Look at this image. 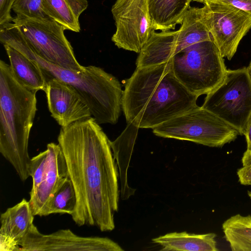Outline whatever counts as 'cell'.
Segmentation results:
<instances>
[{"instance_id": "6da1fadb", "label": "cell", "mask_w": 251, "mask_h": 251, "mask_svg": "<svg viewBox=\"0 0 251 251\" xmlns=\"http://www.w3.org/2000/svg\"><path fill=\"white\" fill-rule=\"evenodd\" d=\"M57 141L76 193L73 220L79 226L112 231L119 190L110 141L93 117L61 127Z\"/></svg>"}, {"instance_id": "7a4b0ae2", "label": "cell", "mask_w": 251, "mask_h": 251, "mask_svg": "<svg viewBox=\"0 0 251 251\" xmlns=\"http://www.w3.org/2000/svg\"><path fill=\"white\" fill-rule=\"evenodd\" d=\"M171 59L158 65L136 68L126 80L122 109L127 123L153 129L197 106L199 97L176 78Z\"/></svg>"}, {"instance_id": "3957f363", "label": "cell", "mask_w": 251, "mask_h": 251, "mask_svg": "<svg viewBox=\"0 0 251 251\" xmlns=\"http://www.w3.org/2000/svg\"><path fill=\"white\" fill-rule=\"evenodd\" d=\"M0 40L36 62L45 78H54L72 87L99 124H115L122 108L123 91L119 80L103 69L93 65L74 71L49 62L38 56L14 25L5 28Z\"/></svg>"}, {"instance_id": "277c9868", "label": "cell", "mask_w": 251, "mask_h": 251, "mask_svg": "<svg viewBox=\"0 0 251 251\" xmlns=\"http://www.w3.org/2000/svg\"><path fill=\"white\" fill-rule=\"evenodd\" d=\"M36 93L22 85L10 65L0 60V152L22 181L30 176L28 145L37 110Z\"/></svg>"}, {"instance_id": "5b68a950", "label": "cell", "mask_w": 251, "mask_h": 251, "mask_svg": "<svg viewBox=\"0 0 251 251\" xmlns=\"http://www.w3.org/2000/svg\"><path fill=\"white\" fill-rule=\"evenodd\" d=\"M173 73L190 92L199 97L207 94L223 80L227 69L213 41L191 45L172 58Z\"/></svg>"}, {"instance_id": "8992f818", "label": "cell", "mask_w": 251, "mask_h": 251, "mask_svg": "<svg viewBox=\"0 0 251 251\" xmlns=\"http://www.w3.org/2000/svg\"><path fill=\"white\" fill-rule=\"evenodd\" d=\"M156 136L222 147L234 141L238 130L217 115L196 106L152 129Z\"/></svg>"}, {"instance_id": "52a82bcc", "label": "cell", "mask_w": 251, "mask_h": 251, "mask_svg": "<svg viewBox=\"0 0 251 251\" xmlns=\"http://www.w3.org/2000/svg\"><path fill=\"white\" fill-rule=\"evenodd\" d=\"M29 46L43 59L62 67L80 72L84 66L75 58L64 34V27L48 17L16 15L12 21Z\"/></svg>"}, {"instance_id": "ba28073f", "label": "cell", "mask_w": 251, "mask_h": 251, "mask_svg": "<svg viewBox=\"0 0 251 251\" xmlns=\"http://www.w3.org/2000/svg\"><path fill=\"white\" fill-rule=\"evenodd\" d=\"M244 135L251 116V77L248 67L227 70L222 82L201 106Z\"/></svg>"}, {"instance_id": "9c48e42d", "label": "cell", "mask_w": 251, "mask_h": 251, "mask_svg": "<svg viewBox=\"0 0 251 251\" xmlns=\"http://www.w3.org/2000/svg\"><path fill=\"white\" fill-rule=\"evenodd\" d=\"M207 24L222 56L230 60L251 28V14L220 0L207 2Z\"/></svg>"}, {"instance_id": "30bf717a", "label": "cell", "mask_w": 251, "mask_h": 251, "mask_svg": "<svg viewBox=\"0 0 251 251\" xmlns=\"http://www.w3.org/2000/svg\"><path fill=\"white\" fill-rule=\"evenodd\" d=\"M111 12L116 27L112 42L118 48L139 53L155 31L148 0H116Z\"/></svg>"}, {"instance_id": "8fae6325", "label": "cell", "mask_w": 251, "mask_h": 251, "mask_svg": "<svg viewBox=\"0 0 251 251\" xmlns=\"http://www.w3.org/2000/svg\"><path fill=\"white\" fill-rule=\"evenodd\" d=\"M123 251L117 243L107 237H83L69 229L49 234L41 233L34 224L19 243V251Z\"/></svg>"}, {"instance_id": "7c38bea8", "label": "cell", "mask_w": 251, "mask_h": 251, "mask_svg": "<svg viewBox=\"0 0 251 251\" xmlns=\"http://www.w3.org/2000/svg\"><path fill=\"white\" fill-rule=\"evenodd\" d=\"M44 90L51 116L64 127L92 117L90 110L70 85L54 78H47Z\"/></svg>"}, {"instance_id": "4fadbf2b", "label": "cell", "mask_w": 251, "mask_h": 251, "mask_svg": "<svg viewBox=\"0 0 251 251\" xmlns=\"http://www.w3.org/2000/svg\"><path fill=\"white\" fill-rule=\"evenodd\" d=\"M49 151L48 167L45 177L35 192L30 196V206L33 215L40 216L51 196L69 176L66 162L59 145L50 143L47 146Z\"/></svg>"}, {"instance_id": "5bb4252c", "label": "cell", "mask_w": 251, "mask_h": 251, "mask_svg": "<svg viewBox=\"0 0 251 251\" xmlns=\"http://www.w3.org/2000/svg\"><path fill=\"white\" fill-rule=\"evenodd\" d=\"M34 217L25 199L1 214L0 251H19V243L33 224Z\"/></svg>"}, {"instance_id": "9a60e30c", "label": "cell", "mask_w": 251, "mask_h": 251, "mask_svg": "<svg viewBox=\"0 0 251 251\" xmlns=\"http://www.w3.org/2000/svg\"><path fill=\"white\" fill-rule=\"evenodd\" d=\"M139 53L136 62L137 68L168 61L176 53V31H154Z\"/></svg>"}, {"instance_id": "2e32d148", "label": "cell", "mask_w": 251, "mask_h": 251, "mask_svg": "<svg viewBox=\"0 0 251 251\" xmlns=\"http://www.w3.org/2000/svg\"><path fill=\"white\" fill-rule=\"evenodd\" d=\"M3 46L12 73L17 80L31 91H44L46 80L38 64L13 47L6 44Z\"/></svg>"}, {"instance_id": "e0dca14e", "label": "cell", "mask_w": 251, "mask_h": 251, "mask_svg": "<svg viewBox=\"0 0 251 251\" xmlns=\"http://www.w3.org/2000/svg\"><path fill=\"white\" fill-rule=\"evenodd\" d=\"M191 0H148L151 24L154 30L174 29L190 7Z\"/></svg>"}, {"instance_id": "ac0fdd59", "label": "cell", "mask_w": 251, "mask_h": 251, "mask_svg": "<svg viewBox=\"0 0 251 251\" xmlns=\"http://www.w3.org/2000/svg\"><path fill=\"white\" fill-rule=\"evenodd\" d=\"M216 234L188 233L186 231L172 232L152 239L161 246L160 251H217Z\"/></svg>"}, {"instance_id": "d6986e66", "label": "cell", "mask_w": 251, "mask_h": 251, "mask_svg": "<svg viewBox=\"0 0 251 251\" xmlns=\"http://www.w3.org/2000/svg\"><path fill=\"white\" fill-rule=\"evenodd\" d=\"M46 15L63 25L66 30L79 32V17L88 7V0H42Z\"/></svg>"}, {"instance_id": "ffe728a7", "label": "cell", "mask_w": 251, "mask_h": 251, "mask_svg": "<svg viewBox=\"0 0 251 251\" xmlns=\"http://www.w3.org/2000/svg\"><path fill=\"white\" fill-rule=\"evenodd\" d=\"M225 238L233 251H251V216L237 214L222 225Z\"/></svg>"}, {"instance_id": "44dd1931", "label": "cell", "mask_w": 251, "mask_h": 251, "mask_svg": "<svg viewBox=\"0 0 251 251\" xmlns=\"http://www.w3.org/2000/svg\"><path fill=\"white\" fill-rule=\"evenodd\" d=\"M76 205V196L73 183L68 176L50 197L40 217L52 214L71 215Z\"/></svg>"}, {"instance_id": "7402d4cb", "label": "cell", "mask_w": 251, "mask_h": 251, "mask_svg": "<svg viewBox=\"0 0 251 251\" xmlns=\"http://www.w3.org/2000/svg\"><path fill=\"white\" fill-rule=\"evenodd\" d=\"M127 124L126 128L120 136L110 142L117 163L124 157L130 159L139 128L131 123Z\"/></svg>"}, {"instance_id": "603a6c76", "label": "cell", "mask_w": 251, "mask_h": 251, "mask_svg": "<svg viewBox=\"0 0 251 251\" xmlns=\"http://www.w3.org/2000/svg\"><path fill=\"white\" fill-rule=\"evenodd\" d=\"M48 159L49 151L47 149L31 158L28 166L29 175L32 178V186L29 192L30 196L35 192L45 177L48 167Z\"/></svg>"}, {"instance_id": "cb8c5ba5", "label": "cell", "mask_w": 251, "mask_h": 251, "mask_svg": "<svg viewBox=\"0 0 251 251\" xmlns=\"http://www.w3.org/2000/svg\"><path fill=\"white\" fill-rule=\"evenodd\" d=\"M12 10L16 15L29 17H47L43 9L42 0H15Z\"/></svg>"}, {"instance_id": "d4e9b609", "label": "cell", "mask_w": 251, "mask_h": 251, "mask_svg": "<svg viewBox=\"0 0 251 251\" xmlns=\"http://www.w3.org/2000/svg\"><path fill=\"white\" fill-rule=\"evenodd\" d=\"M15 0H0V25L10 23L13 17L11 14Z\"/></svg>"}, {"instance_id": "484cf974", "label": "cell", "mask_w": 251, "mask_h": 251, "mask_svg": "<svg viewBox=\"0 0 251 251\" xmlns=\"http://www.w3.org/2000/svg\"><path fill=\"white\" fill-rule=\"evenodd\" d=\"M237 175L242 185L251 186V162L239 169Z\"/></svg>"}, {"instance_id": "4316f807", "label": "cell", "mask_w": 251, "mask_h": 251, "mask_svg": "<svg viewBox=\"0 0 251 251\" xmlns=\"http://www.w3.org/2000/svg\"><path fill=\"white\" fill-rule=\"evenodd\" d=\"M251 14V0H220Z\"/></svg>"}, {"instance_id": "83f0119b", "label": "cell", "mask_w": 251, "mask_h": 251, "mask_svg": "<svg viewBox=\"0 0 251 251\" xmlns=\"http://www.w3.org/2000/svg\"><path fill=\"white\" fill-rule=\"evenodd\" d=\"M247 142V151H251V116L244 134Z\"/></svg>"}, {"instance_id": "f1b7e54d", "label": "cell", "mask_w": 251, "mask_h": 251, "mask_svg": "<svg viewBox=\"0 0 251 251\" xmlns=\"http://www.w3.org/2000/svg\"><path fill=\"white\" fill-rule=\"evenodd\" d=\"M243 166L251 162V151H246L241 159Z\"/></svg>"}, {"instance_id": "f546056e", "label": "cell", "mask_w": 251, "mask_h": 251, "mask_svg": "<svg viewBox=\"0 0 251 251\" xmlns=\"http://www.w3.org/2000/svg\"><path fill=\"white\" fill-rule=\"evenodd\" d=\"M193 0L205 4L208 2L214 1L217 0Z\"/></svg>"}, {"instance_id": "4dcf8cb0", "label": "cell", "mask_w": 251, "mask_h": 251, "mask_svg": "<svg viewBox=\"0 0 251 251\" xmlns=\"http://www.w3.org/2000/svg\"><path fill=\"white\" fill-rule=\"evenodd\" d=\"M248 68L249 73H250V76L251 77V61L250 62L249 65L248 66Z\"/></svg>"}, {"instance_id": "1f68e13d", "label": "cell", "mask_w": 251, "mask_h": 251, "mask_svg": "<svg viewBox=\"0 0 251 251\" xmlns=\"http://www.w3.org/2000/svg\"><path fill=\"white\" fill-rule=\"evenodd\" d=\"M248 195L250 198H251V190L248 191Z\"/></svg>"}]
</instances>
